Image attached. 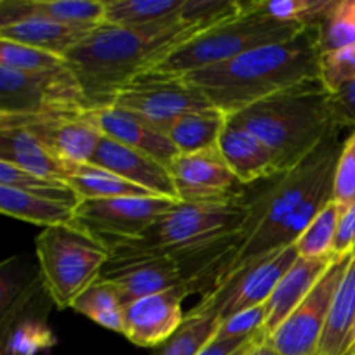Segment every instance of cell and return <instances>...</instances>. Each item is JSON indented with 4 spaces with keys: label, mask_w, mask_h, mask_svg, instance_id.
Here are the masks:
<instances>
[{
    "label": "cell",
    "mask_w": 355,
    "mask_h": 355,
    "mask_svg": "<svg viewBox=\"0 0 355 355\" xmlns=\"http://www.w3.org/2000/svg\"><path fill=\"white\" fill-rule=\"evenodd\" d=\"M267 315V305H259L255 309H250V311L239 312V314L232 315V318L225 319L220 322L217 331V338H253V336L263 333L266 328Z\"/></svg>",
    "instance_id": "obj_37"
},
{
    "label": "cell",
    "mask_w": 355,
    "mask_h": 355,
    "mask_svg": "<svg viewBox=\"0 0 355 355\" xmlns=\"http://www.w3.org/2000/svg\"><path fill=\"white\" fill-rule=\"evenodd\" d=\"M336 257H326V259H302L298 257L297 262L288 269L283 279L276 286L274 293L267 300V315L263 335L270 336L288 318L291 312L307 298V295L314 290L326 270L329 269Z\"/></svg>",
    "instance_id": "obj_19"
},
{
    "label": "cell",
    "mask_w": 355,
    "mask_h": 355,
    "mask_svg": "<svg viewBox=\"0 0 355 355\" xmlns=\"http://www.w3.org/2000/svg\"><path fill=\"white\" fill-rule=\"evenodd\" d=\"M0 125L26 128L55 156L71 165L89 163L104 139L94 111L51 113L35 116L0 114Z\"/></svg>",
    "instance_id": "obj_12"
},
{
    "label": "cell",
    "mask_w": 355,
    "mask_h": 355,
    "mask_svg": "<svg viewBox=\"0 0 355 355\" xmlns=\"http://www.w3.org/2000/svg\"><path fill=\"white\" fill-rule=\"evenodd\" d=\"M345 355H355V326H354V333H352V338H350V345L349 350H347Z\"/></svg>",
    "instance_id": "obj_42"
},
{
    "label": "cell",
    "mask_w": 355,
    "mask_h": 355,
    "mask_svg": "<svg viewBox=\"0 0 355 355\" xmlns=\"http://www.w3.org/2000/svg\"><path fill=\"white\" fill-rule=\"evenodd\" d=\"M319 38L322 52L355 45V0H336L328 17L319 24Z\"/></svg>",
    "instance_id": "obj_33"
},
{
    "label": "cell",
    "mask_w": 355,
    "mask_h": 355,
    "mask_svg": "<svg viewBox=\"0 0 355 355\" xmlns=\"http://www.w3.org/2000/svg\"><path fill=\"white\" fill-rule=\"evenodd\" d=\"M342 148L338 132H335L305 162L279 173L276 180H270L255 198L248 200L250 214L241 232L243 241L220 281L252 260L267 255V246L274 232L315 193L335 180Z\"/></svg>",
    "instance_id": "obj_4"
},
{
    "label": "cell",
    "mask_w": 355,
    "mask_h": 355,
    "mask_svg": "<svg viewBox=\"0 0 355 355\" xmlns=\"http://www.w3.org/2000/svg\"><path fill=\"white\" fill-rule=\"evenodd\" d=\"M227 123V114L217 107L193 111L177 118L165 134L179 153H196L218 148V139Z\"/></svg>",
    "instance_id": "obj_23"
},
{
    "label": "cell",
    "mask_w": 355,
    "mask_h": 355,
    "mask_svg": "<svg viewBox=\"0 0 355 355\" xmlns=\"http://www.w3.org/2000/svg\"><path fill=\"white\" fill-rule=\"evenodd\" d=\"M92 111L69 66L47 73H17L0 68V114L35 116Z\"/></svg>",
    "instance_id": "obj_7"
},
{
    "label": "cell",
    "mask_w": 355,
    "mask_h": 355,
    "mask_svg": "<svg viewBox=\"0 0 355 355\" xmlns=\"http://www.w3.org/2000/svg\"><path fill=\"white\" fill-rule=\"evenodd\" d=\"M113 106L139 114L163 132L182 114L214 107L200 90L193 89L184 80V76L155 69L135 76L118 94Z\"/></svg>",
    "instance_id": "obj_10"
},
{
    "label": "cell",
    "mask_w": 355,
    "mask_h": 355,
    "mask_svg": "<svg viewBox=\"0 0 355 355\" xmlns=\"http://www.w3.org/2000/svg\"><path fill=\"white\" fill-rule=\"evenodd\" d=\"M257 336H253V338H232V340L217 338V336H215V338L211 340V342L208 343V345L205 347V349L198 355H236L239 350L248 347Z\"/></svg>",
    "instance_id": "obj_40"
},
{
    "label": "cell",
    "mask_w": 355,
    "mask_h": 355,
    "mask_svg": "<svg viewBox=\"0 0 355 355\" xmlns=\"http://www.w3.org/2000/svg\"><path fill=\"white\" fill-rule=\"evenodd\" d=\"M220 322L217 315L189 311L175 335L166 340L155 355H198L215 338Z\"/></svg>",
    "instance_id": "obj_30"
},
{
    "label": "cell",
    "mask_w": 355,
    "mask_h": 355,
    "mask_svg": "<svg viewBox=\"0 0 355 355\" xmlns=\"http://www.w3.org/2000/svg\"><path fill=\"white\" fill-rule=\"evenodd\" d=\"M38 274L45 293L58 309L73 302L101 277L110 252L73 224L42 229L35 239Z\"/></svg>",
    "instance_id": "obj_6"
},
{
    "label": "cell",
    "mask_w": 355,
    "mask_h": 355,
    "mask_svg": "<svg viewBox=\"0 0 355 355\" xmlns=\"http://www.w3.org/2000/svg\"><path fill=\"white\" fill-rule=\"evenodd\" d=\"M333 200L342 207H349L355 201V130L343 142L333 180Z\"/></svg>",
    "instance_id": "obj_36"
},
{
    "label": "cell",
    "mask_w": 355,
    "mask_h": 355,
    "mask_svg": "<svg viewBox=\"0 0 355 355\" xmlns=\"http://www.w3.org/2000/svg\"><path fill=\"white\" fill-rule=\"evenodd\" d=\"M0 186L12 187V189H19L23 193L33 194V196L59 201V203L69 205L73 208H76V205L80 203V198L76 196L75 191L69 187L66 180L35 175V173L17 168L16 165L7 162H0Z\"/></svg>",
    "instance_id": "obj_29"
},
{
    "label": "cell",
    "mask_w": 355,
    "mask_h": 355,
    "mask_svg": "<svg viewBox=\"0 0 355 355\" xmlns=\"http://www.w3.org/2000/svg\"><path fill=\"white\" fill-rule=\"evenodd\" d=\"M355 252V250H354ZM352 253L336 257L324 276L319 279L314 290L304 302L291 312L290 318L276 329L267 342L279 355H314L322 338L333 300L336 297L340 283L350 266Z\"/></svg>",
    "instance_id": "obj_11"
},
{
    "label": "cell",
    "mask_w": 355,
    "mask_h": 355,
    "mask_svg": "<svg viewBox=\"0 0 355 355\" xmlns=\"http://www.w3.org/2000/svg\"><path fill=\"white\" fill-rule=\"evenodd\" d=\"M214 26L217 24L187 23L182 14L137 30L101 24L64 59L78 78L90 110H104L113 106L118 94L135 76Z\"/></svg>",
    "instance_id": "obj_1"
},
{
    "label": "cell",
    "mask_w": 355,
    "mask_h": 355,
    "mask_svg": "<svg viewBox=\"0 0 355 355\" xmlns=\"http://www.w3.org/2000/svg\"><path fill=\"white\" fill-rule=\"evenodd\" d=\"M66 66L68 62L61 55L9 40H0V68L17 73H47Z\"/></svg>",
    "instance_id": "obj_32"
},
{
    "label": "cell",
    "mask_w": 355,
    "mask_h": 355,
    "mask_svg": "<svg viewBox=\"0 0 355 355\" xmlns=\"http://www.w3.org/2000/svg\"><path fill=\"white\" fill-rule=\"evenodd\" d=\"M55 335L42 319H23L2 338V349L17 355H37L55 345Z\"/></svg>",
    "instance_id": "obj_34"
},
{
    "label": "cell",
    "mask_w": 355,
    "mask_h": 355,
    "mask_svg": "<svg viewBox=\"0 0 355 355\" xmlns=\"http://www.w3.org/2000/svg\"><path fill=\"white\" fill-rule=\"evenodd\" d=\"M71 309L96 324L123 335L125 305L114 284L110 281L99 277L73 302Z\"/></svg>",
    "instance_id": "obj_27"
},
{
    "label": "cell",
    "mask_w": 355,
    "mask_h": 355,
    "mask_svg": "<svg viewBox=\"0 0 355 355\" xmlns=\"http://www.w3.org/2000/svg\"><path fill=\"white\" fill-rule=\"evenodd\" d=\"M245 355H279V354H277L276 350L270 347V343L267 342V336L262 333V335L255 340V343L250 347L248 352H246Z\"/></svg>",
    "instance_id": "obj_41"
},
{
    "label": "cell",
    "mask_w": 355,
    "mask_h": 355,
    "mask_svg": "<svg viewBox=\"0 0 355 355\" xmlns=\"http://www.w3.org/2000/svg\"><path fill=\"white\" fill-rule=\"evenodd\" d=\"M179 203L163 196L82 200L76 205L71 224L110 250L114 245L141 238Z\"/></svg>",
    "instance_id": "obj_8"
},
{
    "label": "cell",
    "mask_w": 355,
    "mask_h": 355,
    "mask_svg": "<svg viewBox=\"0 0 355 355\" xmlns=\"http://www.w3.org/2000/svg\"><path fill=\"white\" fill-rule=\"evenodd\" d=\"M66 182L69 184L76 196L82 200H106V198L128 196H155L149 191L121 179L116 173L107 172L92 163H83L73 168Z\"/></svg>",
    "instance_id": "obj_26"
},
{
    "label": "cell",
    "mask_w": 355,
    "mask_h": 355,
    "mask_svg": "<svg viewBox=\"0 0 355 355\" xmlns=\"http://www.w3.org/2000/svg\"><path fill=\"white\" fill-rule=\"evenodd\" d=\"M2 355H17V354L10 352V350H7V349H2Z\"/></svg>",
    "instance_id": "obj_44"
},
{
    "label": "cell",
    "mask_w": 355,
    "mask_h": 355,
    "mask_svg": "<svg viewBox=\"0 0 355 355\" xmlns=\"http://www.w3.org/2000/svg\"><path fill=\"white\" fill-rule=\"evenodd\" d=\"M101 279L114 284L125 307L141 298L163 291L182 290L187 295L191 293L182 267L170 257H153V259L127 260V262L107 260L101 272Z\"/></svg>",
    "instance_id": "obj_14"
},
{
    "label": "cell",
    "mask_w": 355,
    "mask_h": 355,
    "mask_svg": "<svg viewBox=\"0 0 355 355\" xmlns=\"http://www.w3.org/2000/svg\"><path fill=\"white\" fill-rule=\"evenodd\" d=\"M186 291L172 290L141 298L123 311V336L144 349L162 347L182 326Z\"/></svg>",
    "instance_id": "obj_15"
},
{
    "label": "cell",
    "mask_w": 355,
    "mask_h": 355,
    "mask_svg": "<svg viewBox=\"0 0 355 355\" xmlns=\"http://www.w3.org/2000/svg\"><path fill=\"white\" fill-rule=\"evenodd\" d=\"M319 82L329 94L336 92L347 83L355 82V45L322 52L319 64Z\"/></svg>",
    "instance_id": "obj_35"
},
{
    "label": "cell",
    "mask_w": 355,
    "mask_h": 355,
    "mask_svg": "<svg viewBox=\"0 0 355 355\" xmlns=\"http://www.w3.org/2000/svg\"><path fill=\"white\" fill-rule=\"evenodd\" d=\"M94 116L104 137L144 153L165 166H168L179 155L168 135L139 114L111 106L94 111Z\"/></svg>",
    "instance_id": "obj_17"
},
{
    "label": "cell",
    "mask_w": 355,
    "mask_h": 355,
    "mask_svg": "<svg viewBox=\"0 0 355 355\" xmlns=\"http://www.w3.org/2000/svg\"><path fill=\"white\" fill-rule=\"evenodd\" d=\"M186 0H107L104 24L120 28L153 26L180 16Z\"/></svg>",
    "instance_id": "obj_25"
},
{
    "label": "cell",
    "mask_w": 355,
    "mask_h": 355,
    "mask_svg": "<svg viewBox=\"0 0 355 355\" xmlns=\"http://www.w3.org/2000/svg\"><path fill=\"white\" fill-rule=\"evenodd\" d=\"M89 163L116 173L118 177L149 191L155 196L172 198L179 201L168 166L113 139L104 137Z\"/></svg>",
    "instance_id": "obj_16"
},
{
    "label": "cell",
    "mask_w": 355,
    "mask_h": 355,
    "mask_svg": "<svg viewBox=\"0 0 355 355\" xmlns=\"http://www.w3.org/2000/svg\"><path fill=\"white\" fill-rule=\"evenodd\" d=\"M355 250V201L349 207H343L340 217L338 232H336L335 255L342 257Z\"/></svg>",
    "instance_id": "obj_39"
},
{
    "label": "cell",
    "mask_w": 355,
    "mask_h": 355,
    "mask_svg": "<svg viewBox=\"0 0 355 355\" xmlns=\"http://www.w3.org/2000/svg\"><path fill=\"white\" fill-rule=\"evenodd\" d=\"M307 26L309 24L272 19L257 9L255 0H250L241 14L191 38L187 44L180 45L149 69L184 76L198 69L227 62L259 47L290 40Z\"/></svg>",
    "instance_id": "obj_5"
},
{
    "label": "cell",
    "mask_w": 355,
    "mask_h": 355,
    "mask_svg": "<svg viewBox=\"0 0 355 355\" xmlns=\"http://www.w3.org/2000/svg\"><path fill=\"white\" fill-rule=\"evenodd\" d=\"M218 151L243 186L269 180L279 175V159L272 149L252 132L227 120L218 139Z\"/></svg>",
    "instance_id": "obj_18"
},
{
    "label": "cell",
    "mask_w": 355,
    "mask_h": 355,
    "mask_svg": "<svg viewBox=\"0 0 355 355\" xmlns=\"http://www.w3.org/2000/svg\"><path fill=\"white\" fill-rule=\"evenodd\" d=\"M336 0H255L257 9L281 23L319 24L331 12Z\"/></svg>",
    "instance_id": "obj_31"
},
{
    "label": "cell",
    "mask_w": 355,
    "mask_h": 355,
    "mask_svg": "<svg viewBox=\"0 0 355 355\" xmlns=\"http://www.w3.org/2000/svg\"><path fill=\"white\" fill-rule=\"evenodd\" d=\"M227 120L262 139L279 159L281 172L309 158L329 135L338 132L329 107V92L319 80L270 96Z\"/></svg>",
    "instance_id": "obj_3"
},
{
    "label": "cell",
    "mask_w": 355,
    "mask_h": 355,
    "mask_svg": "<svg viewBox=\"0 0 355 355\" xmlns=\"http://www.w3.org/2000/svg\"><path fill=\"white\" fill-rule=\"evenodd\" d=\"M0 162L12 163L35 175L58 180H68L76 166L55 156L26 128L9 125H0Z\"/></svg>",
    "instance_id": "obj_21"
},
{
    "label": "cell",
    "mask_w": 355,
    "mask_h": 355,
    "mask_svg": "<svg viewBox=\"0 0 355 355\" xmlns=\"http://www.w3.org/2000/svg\"><path fill=\"white\" fill-rule=\"evenodd\" d=\"M260 335H262V333H260ZM260 335H259V336H260ZM259 336H257V338H259ZM257 338H255V340H257ZM255 340H253V342H252V343H250V345H248V347H245V349H243V350H239V352H238V354H236V355H245L246 352H248V349H250V347H252V345H253V343H255Z\"/></svg>",
    "instance_id": "obj_43"
},
{
    "label": "cell",
    "mask_w": 355,
    "mask_h": 355,
    "mask_svg": "<svg viewBox=\"0 0 355 355\" xmlns=\"http://www.w3.org/2000/svg\"><path fill=\"white\" fill-rule=\"evenodd\" d=\"M182 203H220L243 200L245 191L218 148L196 153H179L168 165Z\"/></svg>",
    "instance_id": "obj_13"
},
{
    "label": "cell",
    "mask_w": 355,
    "mask_h": 355,
    "mask_svg": "<svg viewBox=\"0 0 355 355\" xmlns=\"http://www.w3.org/2000/svg\"><path fill=\"white\" fill-rule=\"evenodd\" d=\"M319 24H309L300 35L281 44L187 73L184 80L227 116L291 87L314 82L319 80L322 55Z\"/></svg>",
    "instance_id": "obj_2"
},
{
    "label": "cell",
    "mask_w": 355,
    "mask_h": 355,
    "mask_svg": "<svg viewBox=\"0 0 355 355\" xmlns=\"http://www.w3.org/2000/svg\"><path fill=\"white\" fill-rule=\"evenodd\" d=\"M329 107L336 127H355V82L329 94Z\"/></svg>",
    "instance_id": "obj_38"
},
{
    "label": "cell",
    "mask_w": 355,
    "mask_h": 355,
    "mask_svg": "<svg viewBox=\"0 0 355 355\" xmlns=\"http://www.w3.org/2000/svg\"><path fill=\"white\" fill-rule=\"evenodd\" d=\"M0 210L7 217L42 225L44 229L71 224L75 215V208L69 205L33 196L7 186H0Z\"/></svg>",
    "instance_id": "obj_24"
},
{
    "label": "cell",
    "mask_w": 355,
    "mask_h": 355,
    "mask_svg": "<svg viewBox=\"0 0 355 355\" xmlns=\"http://www.w3.org/2000/svg\"><path fill=\"white\" fill-rule=\"evenodd\" d=\"M342 205L335 200L329 201L311 222L307 229L302 232L300 238L295 241L298 257L302 259H326L335 255L336 232H338L340 217H342Z\"/></svg>",
    "instance_id": "obj_28"
},
{
    "label": "cell",
    "mask_w": 355,
    "mask_h": 355,
    "mask_svg": "<svg viewBox=\"0 0 355 355\" xmlns=\"http://www.w3.org/2000/svg\"><path fill=\"white\" fill-rule=\"evenodd\" d=\"M297 260L295 245L252 260L220 281L191 312L217 315L220 321H225L239 312L267 304L279 281Z\"/></svg>",
    "instance_id": "obj_9"
},
{
    "label": "cell",
    "mask_w": 355,
    "mask_h": 355,
    "mask_svg": "<svg viewBox=\"0 0 355 355\" xmlns=\"http://www.w3.org/2000/svg\"><path fill=\"white\" fill-rule=\"evenodd\" d=\"M24 17H45L73 26L104 24L103 0H2L0 28Z\"/></svg>",
    "instance_id": "obj_20"
},
{
    "label": "cell",
    "mask_w": 355,
    "mask_h": 355,
    "mask_svg": "<svg viewBox=\"0 0 355 355\" xmlns=\"http://www.w3.org/2000/svg\"><path fill=\"white\" fill-rule=\"evenodd\" d=\"M101 26V24H99ZM97 26H73L55 23L45 17H24L0 28V40L40 49L66 58L76 45L82 44Z\"/></svg>",
    "instance_id": "obj_22"
}]
</instances>
